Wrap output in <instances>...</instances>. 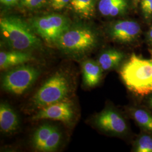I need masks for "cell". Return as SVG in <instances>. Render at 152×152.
Returning <instances> with one entry per match:
<instances>
[{"mask_svg":"<svg viewBox=\"0 0 152 152\" xmlns=\"http://www.w3.org/2000/svg\"><path fill=\"white\" fill-rule=\"evenodd\" d=\"M76 87L75 75L68 68H60L49 77L29 99L26 110L35 112L49 105L71 99Z\"/></svg>","mask_w":152,"mask_h":152,"instance_id":"cell-1","label":"cell"},{"mask_svg":"<svg viewBox=\"0 0 152 152\" xmlns=\"http://www.w3.org/2000/svg\"><path fill=\"white\" fill-rule=\"evenodd\" d=\"M0 31L4 43L11 50L31 52L42 46L41 38L29 23L20 17L7 15L1 18Z\"/></svg>","mask_w":152,"mask_h":152,"instance_id":"cell-2","label":"cell"},{"mask_svg":"<svg viewBox=\"0 0 152 152\" xmlns=\"http://www.w3.org/2000/svg\"><path fill=\"white\" fill-rule=\"evenodd\" d=\"M97 33L86 25H71L63 33L55 45L66 56L80 60L85 58L97 46Z\"/></svg>","mask_w":152,"mask_h":152,"instance_id":"cell-3","label":"cell"},{"mask_svg":"<svg viewBox=\"0 0 152 152\" xmlns=\"http://www.w3.org/2000/svg\"><path fill=\"white\" fill-rule=\"evenodd\" d=\"M120 75L125 86L134 94L140 96L152 94V60L134 53L122 66Z\"/></svg>","mask_w":152,"mask_h":152,"instance_id":"cell-4","label":"cell"},{"mask_svg":"<svg viewBox=\"0 0 152 152\" xmlns=\"http://www.w3.org/2000/svg\"><path fill=\"white\" fill-rule=\"evenodd\" d=\"M5 71L1 77V88L14 95L27 92L41 75V69L29 63Z\"/></svg>","mask_w":152,"mask_h":152,"instance_id":"cell-5","label":"cell"},{"mask_svg":"<svg viewBox=\"0 0 152 152\" xmlns=\"http://www.w3.org/2000/svg\"><path fill=\"white\" fill-rule=\"evenodd\" d=\"M29 23L39 38L47 43L53 44L71 26L66 17L59 14L35 17Z\"/></svg>","mask_w":152,"mask_h":152,"instance_id":"cell-6","label":"cell"},{"mask_svg":"<svg viewBox=\"0 0 152 152\" xmlns=\"http://www.w3.org/2000/svg\"><path fill=\"white\" fill-rule=\"evenodd\" d=\"M77 116L76 104L71 98L38 109L32 116L31 120L58 121L72 127L76 123Z\"/></svg>","mask_w":152,"mask_h":152,"instance_id":"cell-7","label":"cell"},{"mask_svg":"<svg viewBox=\"0 0 152 152\" xmlns=\"http://www.w3.org/2000/svg\"><path fill=\"white\" fill-rule=\"evenodd\" d=\"M90 122L99 130L110 135L120 136L125 134L127 130L124 118L112 107H106L94 115Z\"/></svg>","mask_w":152,"mask_h":152,"instance_id":"cell-8","label":"cell"},{"mask_svg":"<svg viewBox=\"0 0 152 152\" xmlns=\"http://www.w3.org/2000/svg\"><path fill=\"white\" fill-rule=\"evenodd\" d=\"M109 36L115 42L122 44L130 43L141 33L139 23L132 20H119L114 22L108 28Z\"/></svg>","mask_w":152,"mask_h":152,"instance_id":"cell-9","label":"cell"},{"mask_svg":"<svg viewBox=\"0 0 152 152\" xmlns=\"http://www.w3.org/2000/svg\"><path fill=\"white\" fill-rule=\"evenodd\" d=\"M20 120L16 111L9 104H0V131L6 135L15 134L20 127Z\"/></svg>","mask_w":152,"mask_h":152,"instance_id":"cell-10","label":"cell"},{"mask_svg":"<svg viewBox=\"0 0 152 152\" xmlns=\"http://www.w3.org/2000/svg\"><path fill=\"white\" fill-rule=\"evenodd\" d=\"M36 58L31 52L11 50L0 52V68L6 71L19 65L29 63Z\"/></svg>","mask_w":152,"mask_h":152,"instance_id":"cell-11","label":"cell"},{"mask_svg":"<svg viewBox=\"0 0 152 152\" xmlns=\"http://www.w3.org/2000/svg\"><path fill=\"white\" fill-rule=\"evenodd\" d=\"M82 83L84 87L91 88L98 85L101 81L103 69L97 61L86 59L81 63Z\"/></svg>","mask_w":152,"mask_h":152,"instance_id":"cell-12","label":"cell"},{"mask_svg":"<svg viewBox=\"0 0 152 152\" xmlns=\"http://www.w3.org/2000/svg\"><path fill=\"white\" fill-rule=\"evenodd\" d=\"M124 57L125 54L121 51L109 49L99 55L97 62L104 71H110L118 66Z\"/></svg>","mask_w":152,"mask_h":152,"instance_id":"cell-13","label":"cell"},{"mask_svg":"<svg viewBox=\"0 0 152 152\" xmlns=\"http://www.w3.org/2000/svg\"><path fill=\"white\" fill-rule=\"evenodd\" d=\"M56 126L50 123L39 125L35 130L31 138V145L38 152H42L45 144Z\"/></svg>","mask_w":152,"mask_h":152,"instance_id":"cell-14","label":"cell"},{"mask_svg":"<svg viewBox=\"0 0 152 152\" xmlns=\"http://www.w3.org/2000/svg\"><path fill=\"white\" fill-rule=\"evenodd\" d=\"M71 5L78 15L90 19L95 12V0H71Z\"/></svg>","mask_w":152,"mask_h":152,"instance_id":"cell-15","label":"cell"},{"mask_svg":"<svg viewBox=\"0 0 152 152\" xmlns=\"http://www.w3.org/2000/svg\"><path fill=\"white\" fill-rule=\"evenodd\" d=\"M131 115L143 129L152 132V115L148 112L141 109H135L132 110Z\"/></svg>","mask_w":152,"mask_h":152,"instance_id":"cell-16","label":"cell"},{"mask_svg":"<svg viewBox=\"0 0 152 152\" xmlns=\"http://www.w3.org/2000/svg\"><path fill=\"white\" fill-rule=\"evenodd\" d=\"M62 138L63 136L61 131L57 126H55L45 144L42 152L56 151L60 147Z\"/></svg>","mask_w":152,"mask_h":152,"instance_id":"cell-17","label":"cell"},{"mask_svg":"<svg viewBox=\"0 0 152 152\" xmlns=\"http://www.w3.org/2000/svg\"><path fill=\"white\" fill-rule=\"evenodd\" d=\"M135 151L137 152H152V137L144 135L136 141Z\"/></svg>","mask_w":152,"mask_h":152,"instance_id":"cell-18","label":"cell"},{"mask_svg":"<svg viewBox=\"0 0 152 152\" xmlns=\"http://www.w3.org/2000/svg\"><path fill=\"white\" fill-rule=\"evenodd\" d=\"M123 0H100L98 8L100 12L104 16H109L112 11Z\"/></svg>","mask_w":152,"mask_h":152,"instance_id":"cell-19","label":"cell"},{"mask_svg":"<svg viewBox=\"0 0 152 152\" xmlns=\"http://www.w3.org/2000/svg\"><path fill=\"white\" fill-rule=\"evenodd\" d=\"M46 0H20L19 5L29 10L40 8L44 5Z\"/></svg>","mask_w":152,"mask_h":152,"instance_id":"cell-20","label":"cell"},{"mask_svg":"<svg viewBox=\"0 0 152 152\" xmlns=\"http://www.w3.org/2000/svg\"><path fill=\"white\" fill-rule=\"evenodd\" d=\"M51 7L55 10H61L64 8L69 3L71 0H50Z\"/></svg>","mask_w":152,"mask_h":152,"instance_id":"cell-21","label":"cell"},{"mask_svg":"<svg viewBox=\"0 0 152 152\" xmlns=\"http://www.w3.org/2000/svg\"><path fill=\"white\" fill-rule=\"evenodd\" d=\"M1 4L6 6H13L19 4L20 0H0Z\"/></svg>","mask_w":152,"mask_h":152,"instance_id":"cell-22","label":"cell"},{"mask_svg":"<svg viewBox=\"0 0 152 152\" xmlns=\"http://www.w3.org/2000/svg\"><path fill=\"white\" fill-rule=\"evenodd\" d=\"M143 15L146 19H148L152 15V3L149 6L147 9L142 11Z\"/></svg>","mask_w":152,"mask_h":152,"instance_id":"cell-23","label":"cell"},{"mask_svg":"<svg viewBox=\"0 0 152 152\" xmlns=\"http://www.w3.org/2000/svg\"><path fill=\"white\" fill-rule=\"evenodd\" d=\"M152 3V0H141V9L142 11H144Z\"/></svg>","mask_w":152,"mask_h":152,"instance_id":"cell-24","label":"cell"},{"mask_svg":"<svg viewBox=\"0 0 152 152\" xmlns=\"http://www.w3.org/2000/svg\"><path fill=\"white\" fill-rule=\"evenodd\" d=\"M148 38L152 42V27L150 28L148 32Z\"/></svg>","mask_w":152,"mask_h":152,"instance_id":"cell-25","label":"cell"},{"mask_svg":"<svg viewBox=\"0 0 152 152\" xmlns=\"http://www.w3.org/2000/svg\"><path fill=\"white\" fill-rule=\"evenodd\" d=\"M140 1V0H133L134 3L135 5H136L139 2V1Z\"/></svg>","mask_w":152,"mask_h":152,"instance_id":"cell-26","label":"cell"},{"mask_svg":"<svg viewBox=\"0 0 152 152\" xmlns=\"http://www.w3.org/2000/svg\"><path fill=\"white\" fill-rule=\"evenodd\" d=\"M149 104H150V105L151 106V107L152 108V96L149 99Z\"/></svg>","mask_w":152,"mask_h":152,"instance_id":"cell-27","label":"cell"},{"mask_svg":"<svg viewBox=\"0 0 152 152\" xmlns=\"http://www.w3.org/2000/svg\"><path fill=\"white\" fill-rule=\"evenodd\" d=\"M151 55H152V50H151Z\"/></svg>","mask_w":152,"mask_h":152,"instance_id":"cell-28","label":"cell"}]
</instances>
